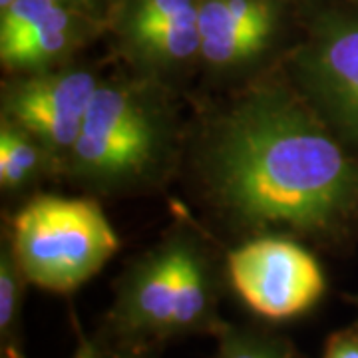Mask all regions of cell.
Here are the masks:
<instances>
[{
  "label": "cell",
  "instance_id": "6da1fadb",
  "mask_svg": "<svg viewBox=\"0 0 358 358\" xmlns=\"http://www.w3.org/2000/svg\"><path fill=\"white\" fill-rule=\"evenodd\" d=\"M183 164L205 217L237 243L287 235L338 247L358 237V154L279 64L195 114Z\"/></svg>",
  "mask_w": 358,
  "mask_h": 358
},
{
  "label": "cell",
  "instance_id": "7a4b0ae2",
  "mask_svg": "<svg viewBox=\"0 0 358 358\" xmlns=\"http://www.w3.org/2000/svg\"><path fill=\"white\" fill-rule=\"evenodd\" d=\"M187 128L178 86L120 66L100 80L64 179L90 197L159 192L183 167Z\"/></svg>",
  "mask_w": 358,
  "mask_h": 358
},
{
  "label": "cell",
  "instance_id": "3957f363",
  "mask_svg": "<svg viewBox=\"0 0 358 358\" xmlns=\"http://www.w3.org/2000/svg\"><path fill=\"white\" fill-rule=\"evenodd\" d=\"M219 294L213 241L193 219L181 217L122 273L112 322L134 341L219 331Z\"/></svg>",
  "mask_w": 358,
  "mask_h": 358
},
{
  "label": "cell",
  "instance_id": "277c9868",
  "mask_svg": "<svg viewBox=\"0 0 358 358\" xmlns=\"http://www.w3.org/2000/svg\"><path fill=\"white\" fill-rule=\"evenodd\" d=\"M6 233L26 281L58 294L96 277L120 249L112 221L90 195H34L10 217Z\"/></svg>",
  "mask_w": 358,
  "mask_h": 358
},
{
  "label": "cell",
  "instance_id": "5b68a950",
  "mask_svg": "<svg viewBox=\"0 0 358 358\" xmlns=\"http://www.w3.org/2000/svg\"><path fill=\"white\" fill-rule=\"evenodd\" d=\"M279 66L358 154V0H305L296 38Z\"/></svg>",
  "mask_w": 358,
  "mask_h": 358
},
{
  "label": "cell",
  "instance_id": "8992f818",
  "mask_svg": "<svg viewBox=\"0 0 358 358\" xmlns=\"http://www.w3.org/2000/svg\"><path fill=\"white\" fill-rule=\"evenodd\" d=\"M305 0H199V68L243 84L279 64L296 38Z\"/></svg>",
  "mask_w": 358,
  "mask_h": 358
},
{
  "label": "cell",
  "instance_id": "52a82bcc",
  "mask_svg": "<svg viewBox=\"0 0 358 358\" xmlns=\"http://www.w3.org/2000/svg\"><path fill=\"white\" fill-rule=\"evenodd\" d=\"M233 293L261 319L281 322L317 307L327 277L307 243L287 235H259L235 243L225 255Z\"/></svg>",
  "mask_w": 358,
  "mask_h": 358
},
{
  "label": "cell",
  "instance_id": "ba28073f",
  "mask_svg": "<svg viewBox=\"0 0 358 358\" xmlns=\"http://www.w3.org/2000/svg\"><path fill=\"white\" fill-rule=\"evenodd\" d=\"M106 36L120 64L178 86L199 70V0H112Z\"/></svg>",
  "mask_w": 358,
  "mask_h": 358
},
{
  "label": "cell",
  "instance_id": "9c48e42d",
  "mask_svg": "<svg viewBox=\"0 0 358 358\" xmlns=\"http://www.w3.org/2000/svg\"><path fill=\"white\" fill-rule=\"evenodd\" d=\"M102 76L92 66L72 62L2 80L0 117L28 131L46 148L60 179H64L68 157Z\"/></svg>",
  "mask_w": 358,
  "mask_h": 358
},
{
  "label": "cell",
  "instance_id": "30bf717a",
  "mask_svg": "<svg viewBox=\"0 0 358 358\" xmlns=\"http://www.w3.org/2000/svg\"><path fill=\"white\" fill-rule=\"evenodd\" d=\"M106 36V20L52 0H14L0 10V64L6 76L36 74L76 62Z\"/></svg>",
  "mask_w": 358,
  "mask_h": 358
},
{
  "label": "cell",
  "instance_id": "8fae6325",
  "mask_svg": "<svg viewBox=\"0 0 358 358\" xmlns=\"http://www.w3.org/2000/svg\"><path fill=\"white\" fill-rule=\"evenodd\" d=\"M56 178L58 167L34 136L0 117V187L4 193H22Z\"/></svg>",
  "mask_w": 358,
  "mask_h": 358
},
{
  "label": "cell",
  "instance_id": "7c38bea8",
  "mask_svg": "<svg viewBox=\"0 0 358 358\" xmlns=\"http://www.w3.org/2000/svg\"><path fill=\"white\" fill-rule=\"evenodd\" d=\"M30 285L26 281L24 273L16 263L10 245L2 239L0 249V336L2 341L10 343L14 329L18 324V315L22 307L24 287Z\"/></svg>",
  "mask_w": 358,
  "mask_h": 358
},
{
  "label": "cell",
  "instance_id": "4fadbf2b",
  "mask_svg": "<svg viewBox=\"0 0 358 358\" xmlns=\"http://www.w3.org/2000/svg\"><path fill=\"white\" fill-rule=\"evenodd\" d=\"M215 358H294V355L279 338L227 327L221 329V343Z\"/></svg>",
  "mask_w": 358,
  "mask_h": 358
},
{
  "label": "cell",
  "instance_id": "5bb4252c",
  "mask_svg": "<svg viewBox=\"0 0 358 358\" xmlns=\"http://www.w3.org/2000/svg\"><path fill=\"white\" fill-rule=\"evenodd\" d=\"M322 358H358V331H343L331 336Z\"/></svg>",
  "mask_w": 358,
  "mask_h": 358
},
{
  "label": "cell",
  "instance_id": "9a60e30c",
  "mask_svg": "<svg viewBox=\"0 0 358 358\" xmlns=\"http://www.w3.org/2000/svg\"><path fill=\"white\" fill-rule=\"evenodd\" d=\"M52 2L64 4V6H70V8L82 10V13L94 14V16H98L102 20H106L108 10L112 6V0H52Z\"/></svg>",
  "mask_w": 358,
  "mask_h": 358
},
{
  "label": "cell",
  "instance_id": "2e32d148",
  "mask_svg": "<svg viewBox=\"0 0 358 358\" xmlns=\"http://www.w3.org/2000/svg\"><path fill=\"white\" fill-rule=\"evenodd\" d=\"M4 358H26L18 348H14L13 345L6 348L4 352ZM72 358H120L117 355H112V352H106L102 348L94 345V343H84V345L78 346V350L74 352Z\"/></svg>",
  "mask_w": 358,
  "mask_h": 358
},
{
  "label": "cell",
  "instance_id": "e0dca14e",
  "mask_svg": "<svg viewBox=\"0 0 358 358\" xmlns=\"http://www.w3.org/2000/svg\"><path fill=\"white\" fill-rule=\"evenodd\" d=\"M14 0H0V10H4V8H8L10 4H13Z\"/></svg>",
  "mask_w": 358,
  "mask_h": 358
}]
</instances>
